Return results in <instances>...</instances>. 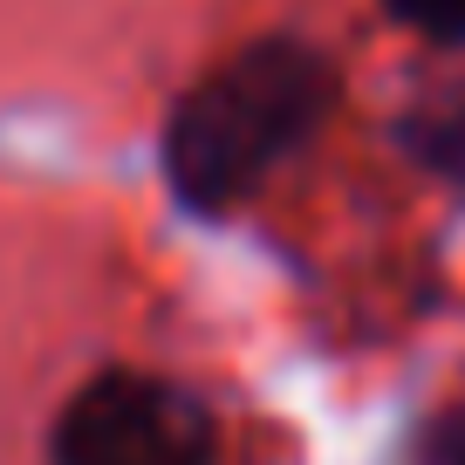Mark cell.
<instances>
[{
  "label": "cell",
  "instance_id": "6da1fadb",
  "mask_svg": "<svg viewBox=\"0 0 465 465\" xmlns=\"http://www.w3.org/2000/svg\"><path fill=\"white\" fill-rule=\"evenodd\" d=\"M329 110L335 62L302 35H261L172 103L158 137L164 185L192 219H226L329 124Z\"/></svg>",
  "mask_w": 465,
  "mask_h": 465
},
{
  "label": "cell",
  "instance_id": "7a4b0ae2",
  "mask_svg": "<svg viewBox=\"0 0 465 465\" xmlns=\"http://www.w3.org/2000/svg\"><path fill=\"white\" fill-rule=\"evenodd\" d=\"M213 411L151 370H96L48 431L55 465H213Z\"/></svg>",
  "mask_w": 465,
  "mask_h": 465
},
{
  "label": "cell",
  "instance_id": "3957f363",
  "mask_svg": "<svg viewBox=\"0 0 465 465\" xmlns=\"http://www.w3.org/2000/svg\"><path fill=\"white\" fill-rule=\"evenodd\" d=\"M404 151L445 178H465V89H445L404 116Z\"/></svg>",
  "mask_w": 465,
  "mask_h": 465
},
{
  "label": "cell",
  "instance_id": "277c9868",
  "mask_svg": "<svg viewBox=\"0 0 465 465\" xmlns=\"http://www.w3.org/2000/svg\"><path fill=\"white\" fill-rule=\"evenodd\" d=\"M383 15L424 42H465V0H383Z\"/></svg>",
  "mask_w": 465,
  "mask_h": 465
},
{
  "label": "cell",
  "instance_id": "5b68a950",
  "mask_svg": "<svg viewBox=\"0 0 465 465\" xmlns=\"http://www.w3.org/2000/svg\"><path fill=\"white\" fill-rule=\"evenodd\" d=\"M445 465H465V424L451 431V445H445Z\"/></svg>",
  "mask_w": 465,
  "mask_h": 465
}]
</instances>
